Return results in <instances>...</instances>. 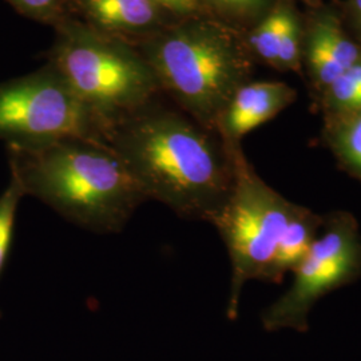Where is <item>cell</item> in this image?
Instances as JSON below:
<instances>
[{"label": "cell", "mask_w": 361, "mask_h": 361, "mask_svg": "<svg viewBox=\"0 0 361 361\" xmlns=\"http://www.w3.org/2000/svg\"><path fill=\"white\" fill-rule=\"evenodd\" d=\"M284 295L261 314L268 332H307L310 312L323 298L361 277V231L357 219L344 210L323 216L319 235L295 268Z\"/></svg>", "instance_id": "52a82bcc"}, {"label": "cell", "mask_w": 361, "mask_h": 361, "mask_svg": "<svg viewBox=\"0 0 361 361\" xmlns=\"http://www.w3.org/2000/svg\"><path fill=\"white\" fill-rule=\"evenodd\" d=\"M226 147L234 170L232 190L210 224L229 255L232 277L226 314L234 320L247 281L273 283L274 258L300 205L286 200L258 176L241 145Z\"/></svg>", "instance_id": "5b68a950"}, {"label": "cell", "mask_w": 361, "mask_h": 361, "mask_svg": "<svg viewBox=\"0 0 361 361\" xmlns=\"http://www.w3.org/2000/svg\"><path fill=\"white\" fill-rule=\"evenodd\" d=\"M302 55L314 86L322 92L360 61L361 49L349 38L338 16L325 10L312 19L307 37L302 39Z\"/></svg>", "instance_id": "30bf717a"}, {"label": "cell", "mask_w": 361, "mask_h": 361, "mask_svg": "<svg viewBox=\"0 0 361 361\" xmlns=\"http://www.w3.org/2000/svg\"><path fill=\"white\" fill-rule=\"evenodd\" d=\"M305 1H308V3H313L314 0H305Z\"/></svg>", "instance_id": "ffe728a7"}, {"label": "cell", "mask_w": 361, "mask_h": 361, "mask_svg": "<svg viewBox=\"0 0 361 361\" xmlns=\"http://www.w3.org/2000/svg\"><path fill=\"white\" fill-rule=\"evenodd\" d=\"M296 97V91L285 82L247 80L224 109L216 133L226 146L241 145L245 135L284 111Z\"/></svg>", "instance_id": "9c48e42d"}, {"label": "cell", "mask_w": 361, "mask_h": 361, "mask_svg": "<svg viewBox=\"0 0 361 361\" xmlns=\"http://www.w3.org/2000/svg\"><path fill=\"white\" fill-rule=\"evenodd\" d=\"M174 18H189L207 13L201 0H155Z\"/></svg>", "instance_id": "ac0fdd59"}, {"label": "cell", "mask_w": 361, "mask_h": 361, "mask_svg": "<svg viewBox=\"0 0 361 361\" xmlns=\"http://www.w3.org/2000/svg\"><path fill=\"white\" fill-rule=\"evenodd\" d=\"M106 143L147 200L162 202L180 219L210 224L229 198L231 152L217 133L180 109L155 99L109 130Z\"/></svg>", "instance_id": "6da1fadb"}, {"label": "cell", "mask_w": 361, "mask_h": 361, "mask_svg": "<svg viewBox=\"0 0 361 361\" xmlns=\"http://www.w3.org/2000/svg\"><path fill=\"white\" fill-rule=\"evenodd\" d=\"M348 13L353 26L361 34V0H349Z\"/></svg>", "instance_id": "d6986e66"}, {"label": "cell", "mask_w": 361, "mask_h": 361, "mask_svg": "<svg viewBox=\"0 0 361 361\" xmlns=\"http://www.w3.org/2000/svg\"><path fill=\"white\" fill-rule=\"evenodd\" d=\"M324 119L325 142L340 166L361 182V111Z\"/></svg>", "instance_id": "7c38bea8"}, {"label": "cell", "mask_w": 361, "mask_h": 361, "mask_svg": "<svg viewBox=\"0 0 361 361\" xmlns=\"http://www.w3.org/2000/svg\"><path fill=\"white\" fill-rule=\"evenodd\" d=\"M18 13L42 23L56 25L66 15L67 0H8Z\"/></svg>", "instance_id": "e0dca14e"}, {"label": "cell", "mask_w": 361, "mask_h": 361, "mask_svg": "<svg viewBox=\"0 0 361 361\" xmlns=\"http://www.w3.org/2000/svg\"><path fill=\"white\" fill-rule=\"evenodd\" d=\"M323 216L313 213L305 207H298L289 221L281 244L273 264V284L283 283L288 271H295L301 259L307 256L310 246L322 229Z\"/></svg>", "instance_id": "8fae6325"}, {"label": "cell", "mask_w": 361, "mask_h": 361, "mask_svg": "<svg viewBox=\"0 0 361 361\" xmlns=\"http://www.w3.org/2000/svg\"><path fill=\"white\" fill-rule=\"evenodd\" d=\"M205 11L219 20L243 30L252 27L271 7V0H201Z\"/></svg>", "instance_id": "9a60e30c"}, {"label": "cell", "mask_w": 361, "mask_h": 361, "mask_svg": "<svg viewBox=\"0 0 361 361\" xmlns=\"http://www.w3.org/2000/svg\"><path fill=\"white\" fill-rule=\"evenodd\" d=\"M324 118L361 111V59L320 92Z\"/></svg>", "instance_id": "5bb4252c"}, {"label": "cell", "mask_w": 361, "mask_h": 361, "mask_svg": "<svg viewBox=\"0 0 361 361\" xmlns=\"http://www.w3.org/2000/svg\"><path fill=\"white\" fill-rule=\"evenodd\" d=\"M8 152L11 174L26 195L82 229L119 233L149 201L107 143L66 138L39 147H8Z\"/></svg>", "instance_id": "7a4b0ae2"}, {"label": "cell", "mask_w": 361, "mask_h": 361, "mask_svg": "<svg viewBox=\"0 0 361 361\" xmlns=\"http://www.w3.org/2000/svg\"><path fill=\"white\" fill-rule=\"evenodd\" d=\"M135 46L161 91L214 133L233 94L250 80L253 54L245 34L209 13L177 19Z\"/></svg>", "instance_id": "3957f363"}, {"label": "cell", "mask_w": 361, "mask_h": 361, "mask_svg": "<svg viewBox=\"0 0 361 361\" xmlns=\"http://www.w3.org/2000/svg\"><path fill=\"white\" fill-rule=\"evenodd\" d=\"M289 7L290 3L286 0H280L273 4L245 34L247 47L253 56L276 68H279L281 35Z\"/></svg>", "instance_id": "4fadbf2b"}, {"label": "cell", "mask_w": 361, "mask_h": 361, "mask_svg": "<svg viewBox=\"0 0 361 361\" xmlns=\"http://www.w3.org/2000/svg\"><path fill=\"white\" fill-rule=\"evenodd\" d=\"M66 138L106 143V130L54 66L0 83V140L8 147H39Z\"/></svg>", "instance_id": "8992f818"}, {"label": "cell", "mask_w": 361, "mask_h": 361, "mask_svg": "<svg viewBox=\"0 0 361 361\" xmlns=\"http://www.w3.org/2000/svg\"><path fill=\"white\" fill-rule=\"evenodd\" d=\"M77 19L101 32L137 44L177 20L155 0H67Z\"/></svg>", "instance_id": "ba28073f"}, {"label": "cell", "mask_w": 361, "mask_h": 361, "mask_svg": "<svg viewBox=\"0 0 361 361\" xmlns=\"http://www.w3.org/2000/svg\"><path fill=\"white\" fill-rule=\"evenodd\" d=\"M50 65L107 133L162 94L138 47L66 13L55 25Z\"/></svg>", "instance_id": "277c9868"}, {"label": "cell", "mask_w": 361, "mask_h": 361, "mask_svg": "<svg viewBox=\"0 0 361 361\" xmlns=\"http://www.w3.org/2000/svg\"><path fill=\"white\" fill-rule=\"evenodd\" d=\"M26 195L19 180L11 174L4 192L0 194V274L4 269L13 243L16 213L20 200Z\"/></svg>", "instance_id": "2e32d148"}]
</instances>
